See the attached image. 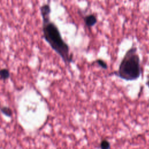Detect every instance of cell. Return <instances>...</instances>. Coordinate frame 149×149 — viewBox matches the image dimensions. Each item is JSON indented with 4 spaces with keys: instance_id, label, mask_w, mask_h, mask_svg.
<instances>
[{
    "instance_id": "1",
    "label": "cell",
    "mask_w": 149,
    "mask_h": 149,
    "mask_svg": "<svg viewBox=\"0 0 149 149\" xmlns=\"http://www.w3.org/2000/svg\"><path fill=\"white\" fill-rule=\"evenodd\" d=\"M42 19V37L51 48L59 55L63 62L69 65L73 61L68 44L63 40L56 25L50 20L51 8L48 3H44L40 8Z\"/></svg>"
},
{
    "instance_id": "2",
    "label": "cell",
    "mask_w": 149,
    "mask_h": 149,
    "mask_svg": "<svg viewBox=\"0 0 149 149\" xmlns=\"http://www.w3.org/2000/svg\"><path fill=\"white\" fill-rule=\"evenodd\" d=\"M118 77L133 81L139 78L141 74L140 59L136 46H132L127 51L122 58L118 70L112 73Z\"/></svg>"
},
{
    "instance_id": "3",
    "label": "cell",
    "mask_w": 149,
    "mask_h": 149,
    "mask_svg": "<svg viewBox=\"0 0 149 149\" xmlns=\"http://www.w3.org/2000/svg\"><path fill=\"white\" fill-rule=\"evenodd\" d=\"M84 22L87 27H91L96 24L97 19L94 15L90 14L84 17Z\"/></svg>"
},
{
    "instance_id": "4",
    "label": "cell",
    "mask_w": 149,
    "mask_h": 149,
    "mask_svg": "<svg viewBox=\"0 0 149 149\" xmlns=\"http://www.w3.org/2000/svg\"><path fill=\"white\" fill-rule=\"evenodd\" d=\"M10 77L9 70L7 69L3 68L0 69V79L6 80Z\"/></svg>"
},
{
    "instance_id": "5",
    "label": "cell",
    "mask_w": 149,
    "mask_h": 149,
    "mask_svg": "<svg viewBox=\"0 0 149 149\" xmlns=\"http://www.w3.org/2000/svg\"><path fill=\"white\" fill-rule=\"evenodd\" d=\"M0 111L2 113L7 116H11L13 114L11 108L7 106H2L0 107Z\"/></svg>"
},
{
    "instance_id": "6",
    "label": "cell",
    "mask_w": 149,
    "mask_h": 149,
    "mask_svg": "<svg viewBox=\"0 0 149 149\" xmlns=\"http://www.w3.org/2000/svg\"><path fill=\"white\" fill-rule=\"evenodd\" d=\"M100 147L101 149H111V144L107 139H103L100 142Z\"/></svg>"
},
{
    "instance_id": "7",
    "label": "cell",
    "mask_w": 149,
    "mask_h": 149,
    "mask_svg": "<svg viewBox=\"0 0 149 149\" xmlns=\"http://www.w3.org/2000/svg\"><path fill=\"white\" fill-rule=\"evenodd\" d=\"M96 63L100 66H101L102 68L104 69H107L108 68V65H107V63H106L105 61H104V60L102 59H97L95 61Z\"/></svg>"
},
{
    "instance_id": "8",
    "label": "cell",
    "mask_w": 149,
    "mask_h": 149,
    "mask_svg": "<svg viewBox=\"0 0 149 149\" xmlns=\"http://www.w3.org/2000/svg\"><path fill=\"white\" fill-rule=\"evenodd\" d=\"M146 84L147 85V86H148V88H149V80H148V81L146 83Z\"/></svg>"
}]
</instances>
